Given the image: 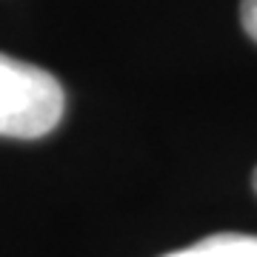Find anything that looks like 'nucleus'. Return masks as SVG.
I'll list each match as a JSON object with an SVG mask.
<instances>
[{
	"label": "nucleus",
	"instance_id": "obj_1",
	"mask_svg": "<svg viewBox=\"0 0 257 257\" xmlns=\"http://www.w3.org/2000/svg\"><path fill=\"white\" fill-rule=\"evenodd\" d=\"M63 86L55 74L18 57L0 55V135L35 140L63 117Z\"/></svg>",
	"mask_w": 257,
	"mask_h": 257
},
{
	"label": "nucleus",
	"instance_id": "obj_2",
	"mask_svg": "<svg viewBox=\"0 0 257 257\" xmlns=\"http://www.w3.org/2000/svg\"><path fill=\"white\" fill-rule=\"evenodd\" d=\"M166 257H257L254 234H211Z\"/></svg>",
	"mask_w": 257,
	"mask_h": 257
},
{
	"label": "nucleus",
	"instance_id": "obj_3",
	"mask_svg": "<svg viewBox=\"0 0 257 257\" xmlns=\"http://www.w3.org/2000/svg\"><path fill=\"white\" fill-rule=\"evenodd\" d=\"M240 20L251 40H257V0H243L240 3Z\"/></svg>",
	"mask_w": 257,
	"mask_h": 257
},
{
	"label": "nucleus",
	"instance_id": "obj_4",
	"mask_svg": "<svg viewBox=\"0 0 257 257\" xmlns=\"http://www.w3.org/2000/svg\"><path fill=\"white\" fill-rule=\"evenodd\" d=\"M254 189H257V172H254Z\"/></svg>",
	"mask_w": 257,
	"mask_h": 257
}]
</instances>
